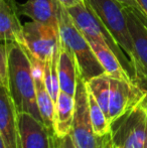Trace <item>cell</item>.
Wrapping results in <instances>:
<instances>
[{"label":"cell","mask_w":147,"mask_h":148,"mask_svg":"<svg viewBox=\"0 0 147 148\" xmlns=\"http://www.w3.org/2000/svg\"><path fill=\"white\" fill-rule=\"evenodd\" d=\"M8 84L7 89L17 112H25L42 121L36 96V84L29 57L23 45L7 42Z\"/></svg>","instance_id":"cell-1"},{"label":"cell","mask_w":147,"mask_h":148,"mask_svg":"<svg viewBox=\"0 0 147 148\" xmlns=\"http://www.w3.org/2000/svg\"><path fill=\"white\" fill-rule=\"evenodd\" d=\"M57 22L61 42L73 55L81 78L88 82L92 78L105 74L89 41L77 27L71 14L61 2L57 3Z\"/></svg>","instance_id":"cell-2"},{"label":"cell","mask_w":147,"mask_h":148,"mask_svg":"<svg viewBox=\"0 0 147 148\" xmlns=\"http://www.w3.org/2000/svg\"><path fill=\"white\" fill-rule=\"evenodd\" d=\"M69 13L71 14L75 24L85 35L88 40H95L103 45H106L115 53L120 64L127 72V74L133 80V69L131 62L123 49L116 42L114 37L105 27L98 16L93 12V10L87 5L85 2L77 4L70 8H67Z\"/></svg>","instance_id":"cell-3"},{"label":"cell","mask_w":147,"mask_h":148,"mask_svg":"<svg viewBox=\"0 0 147 148\" xmlns=\"http://www.w3.org/2000/svg\"><path fill=\"white\" fill-rule=\"evenodd\" d=\"M146 98L111 124V140L117 148H144L147 141Z\"/></svg>","instance_id":"cell-4"},{"label":"cell","mask_w":147,"mask_h":148,"mask_svg":"<svg viewBox=\"0 0 147 148\" xmlns=\"http://www.w3.org/2000/svg\"><path fill=\"white\" fill-rule=\"evenodd\" d=\"M93 10L128 59L133 57V42L128 27L125 6L117 0H84Z\"/></svg>","instance_id":"cell-5"},{"label":"cell","mask_w":147,"mask_h":148,"mask_svg":"<svg viewBox=\"0 0 147 148\" xmlns=\"http://www.w3.org/2000/svg\"><path fill=\"white\" fill-rule=\"evenodd\" d=\"M75 114L71 136L78 148H102L106 136L98 137L93 130L86 82L78 75L75 91Z\"/></svg>","instance_id":"cell-6"},{"label":"cell","mask_w":147,"mask_h":148,"mask_svg":"<svg viewBox=\"0 0 147 148\" xmlns=\"http://www.w3.org/2000/svg\"><path fill=\"white\" fill-rule=\"evenodd\" d=\"M125 12L133 42V82L147 92V25L136 10L125 7Z\"/></svg>","instance_id":"cell-7"},{"label":"cell","mask_w":147,"mask_h":148,"mask_svg":"<svg viewBox=\"0 0 147 148\" xmlns=\"http://www.w3.org/2000/svg\"><path fill=\"white\" fill-rule=\"evenodd\" d=\"M24 49L36 59L45 62L61 45L59 27L31 20L22 26Z\"/></svg>","instance_id":"cell-8"},{"label":"cell","mask_w":147,"mask_h":148,"mask_svg":"<svg viewBox=\"0 0 147 148\" xmlns=\"http://www.w3.org/2000/svg\"><path fill=\"white\" fill-rule=\"evenodd\" d=\"M146 97L147 92L134 82L110 77L108 110V121L110 125Z\"/></svg>","instance_id":"cell-9"},{"label":"cell","mask_w":147,"mask_h":148,"mask_svg":"<svg viewBox=\"0 0 147 148\" xmlns=\"http://www.w3.org/2000/svg\"><path fill=\"white\" fill-rule=\"evenodd\" d=\"M17 148H53V134L29 113H17Z\"/></svg>","instance_id":"cell-10"},{"label":"cell","mask_w":147,"mask_h":148,"mask_svg":"<svg viewBox=\"0 0 147 148\" xmlns=\"http://www.w3.org/2000/svg\"><path fill=\"white\" fill-rule=\"evenodd\" d=\"M17 113L8 89L0 86V136L6 148H17Z\"/></svg>","instance_id":"cell-11"},{"label":"cell","mask_w":147,"mask_h":148,"mask_svg":"<svg viewBox=\"0 0 147 148\" xmlns=\"http://www.w3.org/2000/svg\"><path fill=\"white\" fill-rule=\"evenodd\" d=\"M15 0H0V41L23 42L22 24Z\"/></svg>","instance_id":"cell-12"},{"label":"cell","mask_w":147,"mask_h":148,"mask_svg":"<svg viewBox=\"0 0 147 148\" xmlns=\"http://www.w3.org/2000/svg\"><path fill=\"white\" fill-rule=\"evenodd\" d=\"M57 3V0H27L25 3L18 4V13L34 21L59 27Z\"/></svg>","instance_id":"cell-13"},{"label":"cell","mask_w":147,"mask_h":148,"mask_svg":"<svg viewBox=\"0 0 147 148\" xmlns=\"http://www.w3.org/2000/svg\"><path fill=\"white\" fill-rule=\"evenodd\" d=\"M75 114L74 96L59 91L55 105L53 115V136L64 137L71 134Z\"/></svg>","instance_id":"cell-14"},{"label":"cell","mask_w":147,"mask_h":148,"mask_svg":"<svg viewBox=\"0 0 147 148\" xmlns=\"http://www.w3.org/2000/svg\"><path fill=\"white\" fill-rule=\"evenodd\" d=\"M88 41L90 43L91 47H92V51H94L96 58L98 59L99 62L103 66L105 73L108 76L112 77V78L121 79V80L133 82L131 77L127 74V72L124 70L122 64H120L119 60L117 59L115 53L108 47L101 45V43L97 42L95 40H88Z\"/></svg>","instance_id":"cell-15"},{"label":"cell","mask_w":147,"mask_h":148,"mask_svg":"<svg viewBox=\"0 0 147 148\" xmlns=\"http://www.w3.org/2000/svg\"><path fill=\"white\" fill-rule=\"evenodd\" d=\"M78 68L73 55L61 42L59 59V81L61 91L75 96L78 79Z\"/></svg>","instance_id":"cell-16"},{"label":"cell","mask_w":147,"mask_h":148,"mask_svg":"<svg viewBox=\"0 0 147 148\" xmlns=\"http://www.w3.org/2000/svg\"><path fill=\"white\" fill-rule=\"evenodd\" d=\"M59 51H61V45L57 49L53 51L44 62V70H43V79L44 84L49 91V95L51 96L55 104L59 97Z\"/></svg>","instance_id":"cell-17"},{"label":"cell","mask_w":147,"mask_h":148,"mask_svg":"<svg viewBox=\"0 0 147 148\" xmlns=\"http://www.w3.org/2000/svg\"><path fill=\"white\" fill-rule=\"evenodd\" d=\"M88 91L96 99L97 103L104 111L108 118L109 97H110V77L105 73L100 76L92 78L86 82Z\"/></svg>","instance_id":"cell-18"},{"label":"cell","mask_w":147,"mask_h":148,"mask_svg":"<svg viewBox=\"0 0 147 148\" xmlns=\"http://www.w3.org/2000/svg\"><path fill=\"white\" fill-rule=\"evenodd\" d=\"M88 90V89H87ZM88 100L89 107H90V116L92 121L93 130L95 134L98 137H104L106 135L110 134L111 125L108 121L106 114L104 113L99 104L97 103L96 99L93 97V95L88 91Z\"/></svg>","instance_id":"cell-19"},{"label":"cell","mask_w":147,"mask_h":148,"mask_svg":"<svg viewBox=\"0 0 147 148\" xmlns=\"http://www.w3.org/2000/svg\"><path fill=\"white\" fill-rule=\"evenodd\" d=\"M8 84V45L0 42V86L7 88Z\"/></svg>","instance_id":"cell-20"},{"label":"cell","mask_w":147,"mask_h":148,"mask_svg":"<svg viewBox=\"0 0 147 148\" xmlns=\"http://www.w3.org/2000/svg\"><path fill=\"white\" fill-rule=\"evenodd\" d=\"M53 148H78L71 134L64 137L53 136Z\"/></svg>","instance_id":"cell-21"},{"label":"cell","mask_w":147,"mask_h":148,"mask_svg":"<svg viewBox=\"0 0 147 148\" xmlns=\"http://www.w3.org/2000/svg\"><path fill=\"white\" fill-rule=\"evenodd\" d=\"M117 1L120 2L121 4H123L125 7H129V8H132V9L136 10V11L141 15L142 21L147 25V13L144 11V9L141 7V5L138 3L137 0H117Z\"/></svg>","instance_id":"cell-22"},{"label":"cell","mask_w":147,"mask_h":148,"mask_svg":"<svg viewBox=\"0 0 147 148\" xmlns=\"http://www.w3.org/2000/svg\"><path fill=\"white\" fill-rule=\"evenodd\" d=\"M59 2H61L66 8H70L72 6L77 5V4L83 3L84 0H59Z\"/></svg>","instance_id":"cell-23"},{"label":"cell","mask_w":147,"mask_h":148,"mask_svg":"<svg viewBox=\"0 0 147 148\" xmlns=\"http://www.w3.org/2000/svg\"><path fill=\"white\" fill-rule=\"evenodd\" d=\"M112 146V140H111V136L110 134H108L106 136V139H105V142L103 144L102 148H111Z\"/></svg>","instance_id":"cell-24"},{"label":"cell","mask_w":147,"mask_h":148,"mask_svg":"<svg viewBox=\"0 0 147 148\" xmlns=\"http://www.w3.org/2000/svg\"><path fill=\"white\" fill-rule=\"evenodd\" d=\"M137 1L141 5V7L144 9V11L147 13V0H137Z\"/></svg>","instance_id":"cell-25"},{"label":"cell","mask_w":147,"mask_h":148,"mask_svg":"<svg viewBox=\"0 0 147 148\" xmlns=\"http://www.w3.org/2000/svg\"><path fill=\"white\" fill-rule=\"evenodd\" d=\"M0 148H6L5 144H4L3 140H2V138H1V136H0Z\"/></svg>","instance_id":"cell-26"},{"label":"cell","mask_w":147,"mask_h":148,"mask_svg":"<svg viewBox=\"0 0 147 148\" xmlns=\"http://www.w3.org/2000/svg\"><path fill=\"white\" fill-rule=\"evenodd\" d=\"M111 148H117V147H116L115 145H114L113 143H112V146H111Z\"/></svg>","instance_id":"cell-27"},{"label":"cell","mask_w":147,"mask_h":148,"mask_svg":"<svg viewBox=\"0 0 147 148\" xmlns=\"http://www.w3.org/2000/svg\"><path fill=\"white\" fill-rule=\"evenodd\" d=\"M145 105H146V108H147V97H146V100H145Z\"/></svg>","instance_id":"cell-28"},{"label":"cell","mask_w":147,"mask_h":148,"mask_svg":"<svg viewBox=\"0 0 147 148\" xmlns=\"http://www.w3.org/2000/svg\"><path fill=\"white\" fill-rule=\"evenodd\" d=\"M144 148H147V141H146V143H145V146H144Z\"/></svg>","instance_id":"cell-29"}]
</instances>
